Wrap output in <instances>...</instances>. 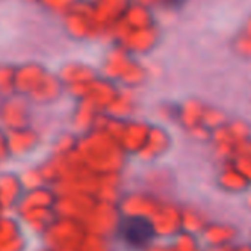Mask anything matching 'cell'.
<instances>
[{
  "instance_id": "obj_1",
  "label": "cell",
  "mask_w": 251,
  "mask_h": 251,
  "mask_svg": "<svg viewBox=\"0 0 251 251\" xmlns=\"http://www.w3.org/2000/svg\"><path fill=\"white\" fill-rule=\"evenodd\" d=\"M119 234L126 244L135 249H143L153 240L154 228L150 224V221H147L146 218L129 216L121 222Z\"/></svg>"
}]
</instances>
